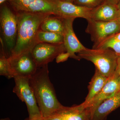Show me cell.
Segmentation results:
<instances>
[{"label": "cell", "mask_w": 120, "mask_h": 120, "mask_svg": "<svg viewBox=\"0 0 120 120\" xmlns=\"http://www.w3.org/2000/svg\"><path fill=\"white\" fill-rule=\"evenodd\" d=\"M29 83L43 118L57 112L64 107L57 99L50 80L48 64L38 68L36 72L29 78Z\"/></svg>", "instance_id": "cell-1"}, {"label": "cell", "mask_w": 120, "mask_h": 120, "mask_svg": "<svg viewBox=\"0 0 120 120\" xmlns=\"http://www.w3.org/2000/svg\"><path fill=\"white\" fill-rule=\"evenodd\" d=\"M16 13L17 18V40L11 56L31 52L38 44L37 34L42 23L46 18L52 15L47 13L26 12Z\"/></svg>", "instance_id": "cell-2"}, {"label": "cell", "mask_w": 120, "mask_h": 120, "mask_svg": "<svg viewBox=\"0 0 120 120\" xmlns=\"http://www.w3.org/2000/svg\"><path fill=\"white\" fill-rule=\"evenodd\" d=\"M81 59L92 62L103 75L109 78L115 75L117 65L118 56L109 49H86L81 51L78 55Z\"/></svg>", "instance_id": "cell-3"}, {"label": "cell", "mask_w": 120, "mask_h": 120, "mask_svg": "<svg viewBox=\"0 0 120 120\" xmlns=\"http://www.w3.org/2000/svg\"><path fill=\"white\" fill-rule=\"evenodd\" d=\"M1 32L4 43V51L7 58L11 56L17 40V18L7 5H2L0 13Z\"/></svg>", "instance_id": "cell-4"}, {"label": "cell", "mask_w": 120, "mask_h": 120, "mask_svg": "<svg viewBox=\"0 0 120 120\" xmlns=\"http://www.w3.org/2000/svg\"><path fill=\"white\" fill-rule=\"evenodd\" d=\"M30 77L15 76L13 78L15 84L13 92L26 103L29 115L28 119L32 120L42 117L34 93L29 83Z\"/></svg>", "instance_id": "cell-5"}, {"label": "cell", "mask_w": 120, "mask_h": 120, "mask_svg": "<svg viewBox=\"0 0 120 120\" xmlns=\"http://www.w3.org/2000/svg\"><path fill=\"white\" fill-rule=\"evenodd\" d=\"M17 12L47 13L56 16L54 0H8Z\"/></svg>", "instance_id": "cell-6"}, {"label": "cell", "mask_w": 120, "mask_h": 120, "mask_svg": "<svg viewBox=\"0 0 120 120\" xmlns=\"http://www.w3.org/2000/svg\"><path fill=\"white\" fill-rule=\"evenodd\" d=\"M86 32L90 35L93 46L98 45L108 37L120 32V24L116 20L110 22L88 21Z\"/></svg>", "instance_id": "cell-7"}, {"label": "cell", "mask_w": 120, "mask_h": 120, "mask_svg": "<svg viewBox=\"0 0 120 120\" xmlns=\"http://www.w3.org/2000/svg\"><path fill=\"white\" fill-rule=\"evenodd\" d=\"M66 52L64 43H39L35 45L31 53L37 67L39 68L48 64L56 58L58 54Z\"/></svg>", "instance_id": "cell-8"}, {"label": "cell", "mask_w": 120, "mask_h": 120, "mask_svg": "<svg viewBox=\"0 0 120 120\" xmlns=\"http://www.w3.org/2000/svg\"><path fill=\"white\" fill-rule=\"evenodd\" d=\"M8 60L15 76L30 77L36 72L38 68L31 52L11 56Z\"/></svg>", "instance_id": "cell-9"}, {"label": "cell", "mask_w": 120, "mask_h": 120, "mask_svg": "<svg viewBox=\"0 0 120 120\" xmlns=\"http://www.w3.org/2000/svg\"><path fill=\"white\" fill-rule=\"evenodd\" d=\"M64 22V45L67 52L70 54V57L79 60L81 58L75 54L86 49L79 41L75 34L73 28L75 18H62Z\"/></svg>", "instance_id": "cell-10"}, {"label": "cell", "mask_w": 120, "mask_h": 120, "mask_svg": "<svg viewBox=\"0 0 120 120\" xmlns=\"http://www.w3.org/2000/svg\"><path fill=\"white\" fill-rule=\"evenodd\" d=\"M56 4L57 16L67 18H83L87 21L92 20L93 9L81 7L71 2L54 0Z\"/></svg>", "instance_id": "cell-11"}, {"label": "cell", "mask_w": 120, "mask_h": 120, "mask_svg": "<svg viewBox=\"0 0 120 120\" xmlns=\"http://www.w3.org/2000/svg\"><path fill=\"white\" fill-rule=\"evenodd\" d=\"M118 77L114 75L108 78L102 90L89 103L87 108L90 111L91 118L95 110L101 103L120 91V85Z\"/></svg>", "instance_id": "cell-12"}, {"label": "cell", "mask_w": 120, "mask_h": 120, "mask_svg": "<svg viewBox=\"0 0 120 120\" xmlns=\"http://www.w3.org/2000/svg\"><path fill=\"white\" fill-rule=\"evenodd\" d=\"M120 11L116 5L105 1L93 9L92 19L95 21L110 22L116 19Z\"/></svg>", "instance_id": "cell-13"}, {"label": "cell", "mask_w": 120, "mask_h": 120, "mask_svg": "<svg viewBox=\"0 0 120 120\" xmlns=\"http://www.w3.org/2000/svg\"><path fill=\"white\" fill-rule=\"evenodd\" d=\"M120 106V91L97 107L91 120H104L110 113Z\"/></svg>", "instance_id": "cell-14"}, {"label": "cell", "mask_w": 120, "mask_h": 120, "mask_svg": "<svg viewBox=\"0 0 120 120\" xmlns=\"http://www.w3.org/2000/svg\"><path fill=\"white\" fill-rule=\"evenodd\" d=\"M108 78L101 74L95 69V72L88 86V94L85 101L82 103L87 108L89 103L98 94L106 83Z\"/></svg>", "instance_id": "cell-15"}, {"label": "cell", "mask_w": 120, "mask_h": 120, "mask_svg": "<svg viewBox=\"0 0 120 120\" xmlns=\"http://www.w3.org/2000/svg\"><path fill=\"white\" fill-rule=\"evenodd\" d=\"M58 112L64 120H91V116L88 109L82 104L75 106L68 107L64 106Z\"/></svg>", "instance_id": "cell-16"}, {"label": "cell", "mask_w": 120, "mask_h": 120, "mask_svg": "<svg viewBox=\"0 0 120 120\" xmlns=\"http://www.w3.org/2000/svg\"><path fill=\"white\" fill-rule=\"evenodd\" d=\"M40 30L43 31L60 33L63 34L64 22L62 17L55 15H50L43 21Z\"/></svg>", "instance_id": "cell-17"}, {"label": "cell", "mask_w": 120, "mask_h": 120, "mask_svg": "<svg viewBox=\"0 0 120 120\" xmlns=\"http://www.w3.org/2000/svg\"><path fill=\"white\" fill-rule=\"evenodd\" d=\"M37 41L38 43L63 44L64 43V35L60 33L46 32L40 30L37 34Z\"/></svg>", "instance_id": "cell-18"}, {"label": "cell", "mask_w": 120, "mask_h": 120, "mask_svg": "<svg viewBox=\"0 0 120 120\" xmlns=\"http://www.w3.org/2000/svg\"><path fill=\"white\" fill-rule=\"evenodd\" d=\"M0 42L1 50L0 56V75L4 76L9 79L14 78L15 76L11 68L8 58L5 55L4 42L2 40H1Z\"/></svg>", "instance_id": "cell-19"}, {"label": "cell", "mask_w": 120, "mask_h": 120, "mask_svg": "<svg viewBox=\"0 0 120 120\" xmlns=\"http://www.w3.org/2000/svg\"><path fill=\"white\" fill-rule=\"evenodd\" d=\"M93 49H109L112 50L118 56H120V41L112 40L107 38L98 45L93 46Z\"/></svg>", "instance_id": "cell-20"}, {"label": "cell", "mask_w": 120, "mask_h": 120, "mask_svg": "<svg viewBox=\"0 0 120 120\" xmlns=\"http://www.w3.org/2000/svg\"><path fill=\"white\" fill-rule=\"evenodd\" d=\"M105 0H75L74 4L90 9H94L102 4Z\"/></svg>", "instance_id": "cell-21"}, {"label": "cell", "mask_w": 120, "mask_h": 120, "mask_svg": "<svg viewBox=\"0 0 120 120\" xmlns=\"http://www.w3.org/2000/svg\"><path fill=\"white\" fill-rule=\"evenodd\" d=\"M70 57V54L68 52H64L58 54L56 58V62L57 63L64 62Z\"/></svg>", "instance_id": "cell-22"}, {"label": "cell", "mask_w": 120, "mask_h": 120, "mask_svg": "<svg viewBox=\"0 0 120 120\" xmlns=\"http://www.w3.org/2000/svg\"><path fill=\"white\" fill-rule=\"evenodd\" d=\"M43 118L45 120H64L62 116L58 112L46 118Z\"/></svg>", "instance_id": "cell-23"}, {"label": "cell", "mask_w": 120, "mask_h": 120, "mask_svg": "<svg viewBox=\"0 0 120 120\" xmlns=\"http://www.w3.org/2000/svg\"><path fill=\"white\" fill-rule=\"evenodd\" d=\"M108 38L111 39L112 40L117 41H120V32L112 35Z\"/></svg>", "instance_id": "cell-24"}, {"label": "cell", "mask_w": 120, "mask_h": 120, "mask_svg": "<svg viewBox=\"0 0 120 120\" xmlns=\"http://www.w3.org/2000/svg\"><path fill=\"white\" fill-rule=\"evenodd\" d=\"M118 60H117V65L116 70L115 73V75L117 76H119L120 73V56H118Z\"/></svg>", "instance_id": "cell-25"}, {"label": "cell", "mask_w": 120, "mask_h": 120, "mask_svg": "<svg viewBox=\"0 0 120 120\" xmlns=\"http://www.w3.org/2000/svg\"><path fill=\"white\" fill-rule=\"evenodd\" d=\"M120 1V0H105V1L116 5L118 4Z\"/></svg>", "instance_id": "cell-26"}, {"label": "cell", "mask_w": 120, "mask_h": 120, "mask_svg": "<svg viewBox=\"0 0 120 120\" xmlns=\"http://www.w3.org/2000/svg\"><path fill=\"white\" fill-rule=\"evenodd\" d=\"M26 120H45V119L43 117H41V118H35V119H32V120H29L28 119Z\"/></svg>", "instance_id": "cell-27"}, {"label": "cell", "mask_w": 120, "mask_h": 120, "mask_svg": "<svg viewBox=\"0 0 120 120\" xmlns=\"http://www.w3.org/2000/svg\"><path fill=\"white\" fill-rule=\"evenodd\" d=\"M60 0L62 1H67V2L73 3V2H74L75 0Z\"/></svg>", "instance_id": "cell-28"}, {"label": "cell", "mask_w": 120, "mask_h": 120, "mask_svg": "<svg viewBox=\"0 0 120 120\" xmlns=\"http://www.w3.org/2000/svg\"><path fill=\"white\" fill-rule=\"evenodd\" d=\"M116 20L120 24V11L118 17H117V18L116 19Z\"/></svg>", "instance_id": "cell-29"}, {"label": "cell", "mask_w": 120, "mask_h": 120, "mask_svg": "<svg viewBox=\"0 0 120 120\" xmlns=\"http://www.w3.org/2000/svg\"><path fill=\"white\" fill-rule=\"evenodd\" d=\"M6 1H8V0H0V4H4Z\"/></svg>", "instance_id": "cell-30"}, {"label": "cell", "mask_w": 120, "mask_h": 120, "mask_svg": "<svg viewBox=\"0 0 120 120\" xmlns=\"http://www.w3.org/2000/svg\"><path fill=\"white\" fill-rule=\"evenodd\" d=\"M116 6L118 10H119V11H120V2H118V4Z\"/></svg>", "instance_id": "cell-31"}, {"label": "cell", "mask_w": 120, "mask_h": 120, "mask_svg": "<svg viewBox=\"0 0 120 120\" xmlns=\"http://www.w3.org/2000/svg\"><path fill=\"white\" fill-rule=\"evenodd\" d=\"M0 120H11L10 118H2Z\"/></svg>", "instance_id": "cell-32"}, {"label": "cell", "mask_w": 120, "mask_h": 120, "mask_svg": "<svg viewBox=\"0 0 120 120\" xmlns=\"http://www.w3.org/2000/svg\"><path fill=\"white\" fill-rule=\"evenodd\" d=\"M118 80H119V83H120V73L119 74V76L118 77Z\"/></svg>", "instance_id": "cell-33"}]
</instances>
